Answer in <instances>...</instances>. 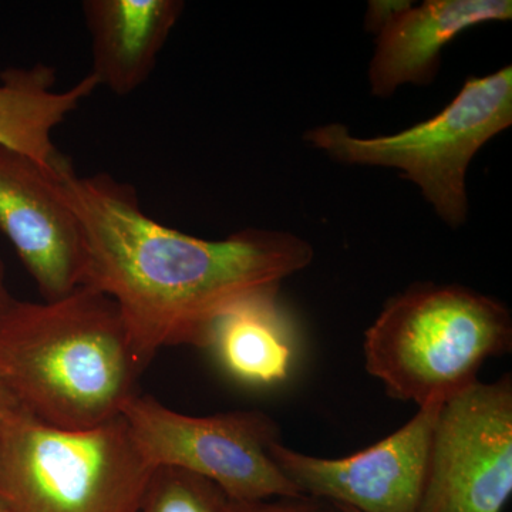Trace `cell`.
I'll list each match as a JSON object with an SVG mask.
<instances>
[{"instance_id": "obj_1", "label": "cell", "mask_w": 512, "mask_h": 512, "mask_svg": "<svg viewBox=\"0 0 512 512\" xmlns=\"http://www.w3.org/2000/svg\"><path fill=\"white\" fill-rule=\"evenodd\" d=\"M82 227L83 285L116 303L138 362L158 350L202 349L212 323L251 293L308 268L313 247L291 232L248 228L210 241L148 217L136 190L109 174L57 173Z\"/></svg>"}, {"instance_id": "obj_2", "label": "cell", "mask_w": 512, "mask_h": 512, "mask_svg": "<svg viewBox=\"0 0 512 512\" xmlns=\"http://www.w3.org/2000/svg\"><path fill=\"white\" fill-rule=\"evenodd\" d=\"M143 370L116 303L90 286L57 301L15 299L0 316V386L49 426L116 419Z\"/></svg>"}, {"instance_id": "obj_3", "label": "cell", "mask_w": 512, "mask_h": 512, "mask_svg": "<svg viewBox=\"0 0 512 512\" xmlns=\"http://www.w3.org/2000/svg\"><path fill=\"white\" fill-rule=\"evenodd\" d=\"M512 346L507 306L460 285L414 284L383 306L363 342L367 373L419 407L478 382L488 359Z\"/></svg>"}, {"instance_id": "obj_4", "label": "cell", "mask_w": 512, "mask_h": 512, "mask_svg": "<svg viewBox=\"0 0 512 512\" xmlns=\"http://www.w3.org/2000/svg\"><path fill=\"white\" fill-rule=\"evenodd\" d=\"M154 470L123 416L63 430L15 402L0 412V505L6 512H137Z\"/></svg>"}, {"instance_id": "obj_5", "label": "cell", "mask_w": 512, "mask_h": 512, "mask_svg": "<svg viewBox=\"0 0 512 512\" xmlns=\"http://www.w3.org/2000/svg\"><path fill=\"white\" fill-rule=\"evenodd\" d=\"M512 124V66L470 76L437 116L379 137H356L340 123L306 131L303 141L346 165L394 168L420 188L441 221L460 228L468 217L471 161Z\"/></svg>"}, {"instance_id": "obj_6", "label": "cell", "mask_w": 512, "mask_h": 512, "mask_svg": "<svg viewBox=\"0 0 512 512\" xmlns=\"http://www.w3.org/2000/svg\"><path fill=\"white\" fill-rule=\"evenodd\" d=\"M121 416L153 468L171 467L217 484L232 501L303 497L269 453L279 429L256 410L195 417L134 394Z\"/></svg>"}, {"instance_id": "obj_7", "label": "cell", "mask_w": 512, "mask_h": 512, "mask_svg": "<svg viewBox=\"0 0 512 512\" xmlns=\"http://www.w3.org/2000/svg\"><path fill=\"white\" fill-rule=\"evenodd\" d=\"M512 493V380L473 386L441 406L419 512H503Z\"/></svg>"}, {"instance_id": "obj_8", "label": "cell", "mask_w": 512, "mask_h": 512, "mask_svg": "<svg viewBox=\"0 0 512 512\" xmlns=\"http://www.w3.org/2000/svg\"><path fill=\"white\" fill-rule=\"evenodd\" d=\"M441 406L419 407L402 429L349 457L308 456L279 440L271 444L269 453L305 497L359 512H419Z\"/></svg>"}, {"instance_id": "obj_9", "label": "cell", "mask_w": 512, "mask_h": 512, "mask_svg": "<svg viewBox=\"0 0 512 512\" xmlns=\"http://www.w3.org/2000/svg\"><path fill=\"white\" fill-rule=\"evenodd\" d=\"M60 170L0 146V232L46 302L83 286L86 266L82 227L60 191Z\"/></svg>"}, {"instance_id": "obj_10", "label": "cell", "mask_w": 512, "mask_h": 512, "mask_svg": "<svg viewBox=\"0 0 512 512\" xmlns=\"http://www.w3.org/2000/svg\"><path fill=\"white\" fill-rule=\"evenodd\" d=\"M511 19V0L413 3L376 35V50L367 72L370 93L377 99H389L404 84L429 86L451 40L474 26Z\"/></svg>"}, {"instance_id": "obj_11", "label": "cell", "mask_w": 512, "mask_h": 512, "mask_svg": "<svg viewBox=\"0 0 512 512\" xmlns=\"http://www.w3.org/2000/svg\"><path fill=\"white\" fill-rule=\"evenodd\" d=\"M202 349L222 373L251 390L291 382L301 363L298 326L279 299V286L251 293L212 323Z\"/></svg>"}, {"instance_id": "obj_12", "label": "cell", "mask_w": 512, "mask_h": 512, "mask_svg": "<svg viewBox=\"0 0 512 512\" xmlns=\"http://www.w3.org/2000/svg\"><path fill=\"white\" fill-rule=\"evenodd\" d=\"M185 9L181 0H86L93 76L117 96L150 79L158 56Z\"/></svg>"}, {"instance_id": "obj_13", "label": "cell", "mask_w": 512, "mask_h": 512, "mask_svg": "<svg viewBox=\"0 0 512 512\" xmlns=\"http://www.w3.org/2000/svg\"><path fill=\"white\" fill-rule=\"evenodd\" d=\"M55 84V70L42 63L0 73V146L49 170L69 164L53 143V131L100 87L92 73L66 90Z\"/></svg>"}, {"instance_id": "obj_14", "label": "cell", "mask_w": 512, "mask_h": 512, "mask_svg": "<svg viewBox=\"0 0 512 512\" xmlns=\"http://www.w3.org/2000/svg\"><path fill=\"white\" fill-rule=\"evenodd\" d=\"M232 500L207 478L160 467L153 476L137 512H229Z\"/></svg>"}, {"instance_id": "obj_15", "label": "cell", "mask_w": 512, "mask_h": 512, "mask_svg": "<svg viewBox=\"0 0 512 512\" xmlns=\"http://www.w3.org/2000/svg\"><path fill=\"white\" fill-rule=\"evenodd\" d=\"M229 512H328L319 500L311 497L272 498V500L232 501Z\"/></svg>"}, {"instance_id": "obj_16", "label": "cell", "mask_w": 512, "mask_h": 512, "mask_svg": "<svg viewBox=\"0 0 512 512\" xmlns=\"http://www.w3.org/2000/svg\"><path fill=\"white\" fill-rule=\"evenodd\" d=\"M412 5L413 2H407V0H372L367 6L365 29L377 35L394 16Z\"/></svg>"}, {"instance_id": "obj_17", "label": "cell", "mask_w": 512, "mask_h": 512, "mask_svg": "<svg viewBox=\"0 0 512 512\" xmlns=\"http://www.w3.org/2000/svg\"><path fill=\"white\" fill-rule=\"evenodd\" d=\"M13 301H15V298L10 295L8 282H6L5 264H3V259L0 258V316L6 312Z\"/></svg>"}, {"instance_id": "obj_18", "label": "cell", "mask_w": 512, "mask_h": 512, "mask_svg": "<svg viewBox=\"0 0 512 512\" xmlns=\"http://www.w3.org/2000/svg\"><path fill=\"white\" fill-rule=\"evenodd\" d=\"M10 402H12V399H10L9 394L6 393V390L3 389L2 386H0V412H2Z\"/></svg>"}, {"instance_id": "obj_19", "label": "cell", "mask_w": 512, "mask_h": 512, "mask_svg": "<svg viewBox=\"0 0 512 512\" xmlns=\"http://www.w3.org/2000/svg\"><path fill=\"white\" fill-rule=\"evenodd\" d=\"M333 508H336V510H338L339 512H359V511L353 510V508L345 507V505L333 504Z\"/></svg>"}, {"instance_id": "obj_20", "label": "cell", "mask_w": 512, "mask_h": 512, "mask_svg": "<svg viewBox=\"0 0 512 512\" xmlns=\"http://www.w3.org/2000/svg\"><path fill=\"white\" fill-rule=\"evenodd\" d=\"M0 512H6L5 510H3L2 505H0Z\"/></svg>"}, {"instance_id": "obj_21", "label": "cell", "mask_w": 512, "mask_h": 512, "mask_svg": "<svg viewBox=\"0 0 512 512\" xmlns=\"http://www.w3.org/2000/svg\"><path fill=\"white\" fill-rule=\"evenodd\" d=\"M333 511H335V512H339L338 510H336V508H335V510H333Z\"/></svg>"}]
</instances>
